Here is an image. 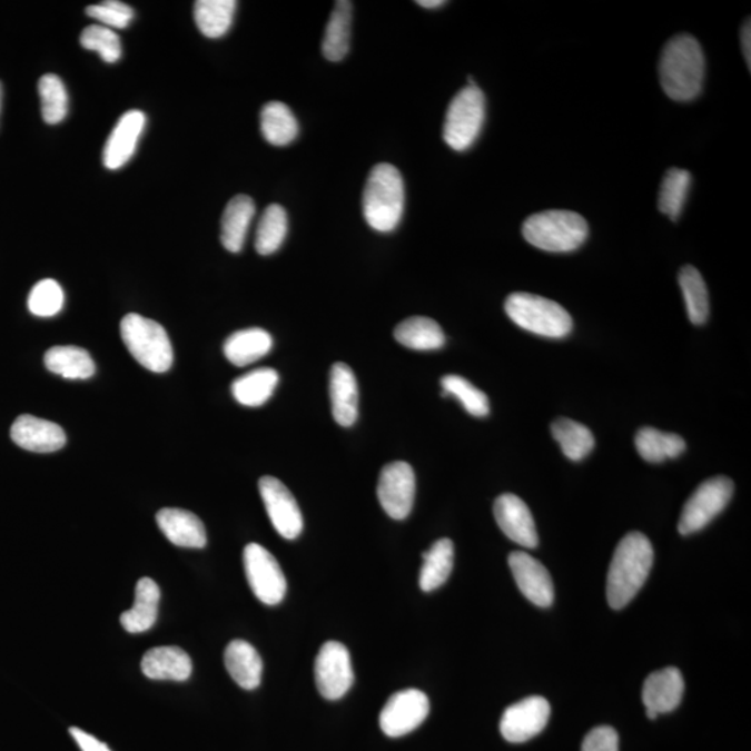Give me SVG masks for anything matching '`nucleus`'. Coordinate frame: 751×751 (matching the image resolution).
Wrapping results in <instances>:
<instances>
[{"instance_id": "1", "label": "nucleus", "mask_w": 751, "mask_h": 751, "mask_svg": "<svg viewBox=\"0 0 751 751\" xmlns=\"http://www.w3.org/2000/svg\"><path fill=\"white\" fill-rule=\"evenodd\" d=\"M653 561V545L644 534L632 532L621 540L606 579V600L611 609L621 610L631 603L648 581Z\"/></svg>"}, {"instance_id": "2", "label": "nucleus", "mask_w": 751, "mask_h": 751, "mask_svg": "<svg viewBox=\"0 0 751 751\" xmlns=\"http://www.w3.org/2000/svg\"><path fill=\"white\" fill-rule=\"evenodd\" d=\"M660 81L664 92L678 102L698 98L703 88L705 61L698 39L688 33L666 42L660 59Z\"/></svg>"}, {"instance_id": "3", "label": "nucleus", "mask_w": 751, "mask_h": 751, "mask_svg": "<svg viewBox=\"0 0 751 751\" xmlns=\"http://www.w3.org/2000/svg\"><path fill=\"white\" fill-rule=\"evenodd\" d=\"M364 216L378 233L395 230L403 219L405 187L397 167L381 164L373 167L364 189Z\"/></svg>"}, {"instance_id": "4", "label": "nucleus", "mask_w": 751, "mask_h": 751, "mask_svg": "<svg viewBox=\"0 0 751 751\" xmlns=\"http://www.w3.org/2000/svg\"><path fill=\"white\" fill-rule=\"evenodd\" d=\"M528 244L547 253H572L586 241L589 226L571 210H545L528 216L522 226Z\"/></svg>"}, {"instance_id": "5", "label": "nucleus", "mask_w": 751, "mask_h": 751, "mask_svg": "<svg viewBox=\"0 0 751 751\" xmlns=\"http://www.w3.org/2000/svg\"><path fill=\"white\" fill-rule=\"evenodd\" d=\"M120 333L128 353L139 365L154 373L170 369L175 354L169 336L158 322L141 315L128 314L122 317Z\"/></svg>"}, {"instance_id": "6", "label": "nucleus", "mask_w": 751, "mask_h": 751, "mask_svg": "<svg viewBox=\"0 0 751 751\" xmlns=\"http://www.w3.org/2000/svg\"><path fill=\"white\" fill-rule=\"evenodd\" d=\"M510 319L523 330L550 338H564L572 332V317L554 300L528 293L511 294L505 300Z\"/></svg>"}, {"instance_id": "7", "label": "nucleus", "mask_w": 751, "mask_h": 751, "mask_svg": "<svg viewBox=\"0 0 751 751\" xmlns=\"http://www.w3.org/2000/svg\"><path fill=\"white\" fill-rule=\"evenodd\" d=\"M486 119V99L476 83L461 89L445 113L443 138L454 150L470 149L475 144Z\"/></svg>"}, {"instance_id": "8", "label": "nucleus", "mask_w": 751, "mask_h": 751, "mask_svg": "<svg viewBox=\"0 0 751 751\" xmlns=\"http://www.w3.org/2000/svg\"><path fill=\"white\" fill-rule=\"evenodd\" d=\"M732 494L733 482L725 476L712 477L701 483L683 506L678 523L679 533L688 536L704 528L725 510Z\"/></svg>"}, {"instance_id": "9", "label": "nucleus", "mask_w": 751, "mask_h": 751, "mask_svg": "<svg viewBox=\"0 0 751 751\" xmlns=\"http://www.w3.org/2000/svg\"><path fill=\"white\" fill-rule=\"evenodd\" d=\"M244 570L256 599L266 605L280 604L287 593L286 576L275 556L258 543L244 549Z\"/></svg>"}, {"instance_id": "10", "label": "nucleus", "mask_w": 751, "mask_h": 751, "mask_svg": "<svg viewBox=\"0 0 751 751\" xmlns=\"http://www.w3.org/2000/svg\"><path fill=\"white\" fill-rule=\"evenodd\" d=\"M415 492V472L409 464L397 461L383 467L377 483V497L389 517L405 520L414 506Z\"/></svg>"}, {"instance_id": "11", "label": "nucleus", "mask_w": 751, "mask_h": 751, "mask_svg": "<svg viewBox=\"0 0 751 751\" xmlns=\"http://www.w3.org/2000/svg\"><path fill=\"white\" fill-rule=\"evenodd\" d=\"M431 711L427 695L417 689L401 690L387 700L381 712V728L389 738L405 737L419 728Z\"/></svg>"}, {"instance_id": "12", "label": "nucleus", "mask_w": 751, "mask_h": 751, "mask_svg": "<svg viewBox=\"0 0 751 751\" xmlns=\"http://www.w3.org/2000/svg\"><path fill=\"white\" fill-rule=\"evenodd\" d=\"M317 690L327 700L342 699L354 683V670L347 648L338 642L322 645L315 662Z\"/></svg>"}, {"instance_id": "13", "label": "nucleus", "mask_w": 751, "mask_h": 751, "mask_svg": "<svg viewBox=\"0 0 751 751\" xmlns=\"http://www.w3.org/2000/svg\"><path fill=\"white\" fill-rule=\"evenodd\" d=\"M259 493L276 532L287 540L297 538L303 533L304 517L293 493L273 476L260 478Z\"/></svg>"}, {"instance_id": "14", "label": "nucleus", "mask_w": 751, "mask_h": 751, "mask_svg": "<svg viewBox=\"0 0 751 751\" xmlns=\"http://www.w3.org/2000/svg\"><path fill=\"white\" fill-rule=\"evenodd\" d=\"M551 706L547 700L532 695L505 710L500 722V731L506 742H527L547 727Z\"/></svg>"}, {"instance_id": "15", "label": "nucleus", "mask_w": 751, "mask_h": 751, "mask_svg": "<svg viewBox=\"0 0 751 751\" xmlns=\"http://www.w3.org/2000/svg\"><path fill=\"white\" fill-rule=\"evenodd\" d=\"M508 562L517 587L528 601L543 609L554 603V584L542 562L522 551L511 553Z\"/></svg>"}, {"instance_id": "16", "label": "nucleus", "mask_w": 751, "mask_h": 751, "mask_svg": "<svg viewBox=\"0 0 751 751\" xmlns=\"http://www.w3.org/2000/svg\"><path fill=\"white\" fill-rule=\"evenodd\" d=\"M497 525L512 542L526 549L537 547L538 536L531 510L515 494L500 495L494 503Z\"/></svg>"}, {"instance_id": "17", "label": "nucleus", "mask_w": 751, "mask_h": 751, "mask_svg": "<svg viewBox=\"0 0 751 751\" xmlns=\"http://www.w3.org/2000/svg\"><path fill=\"white\" fill-rule=\"evenodd\" d=\"M683 692V676L678 668L668 666L651 673L643 684L645 714L655 720L660 714L675 710L681 704Z\"/></svg>"}, {"instance_id": "18", "label": "nucleus", "mask_w": 751, "mask_h": 751, "mask_svg": "<svg viewBox=\"0 0 751 751\" xmlns=\"http://www.w3.org/2000/svg\"><path fill=\"white\" fill-rule=\"evenodd\" d=\"M147 117L141 110H128L110 132L103 149V165L109 170L121 169L136 154Z\"/></svg>"}, {"instance_id": "19", "label": "nucleus", "mask_w": 751, "mask_h": 751, "mask_svg": "<svg viewBox=\"0 0 751 751\" xmlns=\"http://www.w3.org/2000/svg\"><path fill=\"white\" fill-rule=\"evenodd\" d=\"M10 437L19 447L42 454L55 453L67 442L63 428L31 415L17 417L10 428Z\"/></svg>"}, {"instance_id": "20", "label": "nucleus", "mask_w": 751, "mask_h": 751, "mask_svg": "<svg viewBox=\"0 0 751 751\" xmlns=\"http://www.w3.org/2000/svg\"><path fill=\"white\" fill-rule=\"evenodd\" d=\"M330 401L334 421L343 427L353 426L359 412L358 382L353 369L343 362H337L332 367Z\"/></svg>"}, {"instance_id": "21", "label": "nucleus", "mask_w": 751, "mask_h": 751, "mask_svg": "<svg viewBox=\"0 0 751 751\" xmlns=\"http://www.w3.org/2000/svg\"><path fill=\"white\" fill-rule=\"evenodd\" d=\"M161 533L171 544L184 549H204L208 543L202 521L192 512L164 508L156 514Z\"/></svg>"}, {"instance_id": "22", "label": "nucleus", "mask_w": 751, "mask_h": 751, "mask_svg": "<svg viewBox=\"0 0 751 751\" xmlns=\"http://www.w3.org/2000/svg\"><path fill=\"white\" fill-rule=\"evenodd\" d=\"M144 675L154 681H187L192 673L189 655L176 645H161L150 649L141 661Z\"/></svg>"}, {"instance_id": "23", "label": "nucleus", "mask_w": 751, "mask_h": 751, "mask_svg": "<svg viewBox=\"0 0 751 751\" xmlns=\"http://www.w3.org/2000/svg\"><path fill=\"white\" fill-rule=\"evenodd\" d=\"M160 589L150 577L139 579L136 600L130 610L122 612L121 626L128 633H144L152 629L158 620Z\"/></svg>"}, {"instance_id": "24", "label": "nucleus", "mask_w": 751, "mask_h": 751, "mask_svg": "<svg viewBox=\"0 0 751 751\" xmlns=\"http://www.w3.org/2000/svg\"><path fill=\"white\" fill-rule=\"evenodd\" d=\"M226 670L239 688L254 690L261 682L264 662L253 644L245 640H233L225 651Z\"/></svg>"}, {"instance_id": "25", "label": "nucleus", "mask_w": 751, "mask_h": 751, "mask_svg": "<svg viewBox=\"0 0 751 751\" xmlns=\"http://www.w3.org/2000/svg\"><path fill=\"white\" fill-rule=\"evenodd\" d=\"M255 210L254 200L248 195H237L227 204L221 216L223 247L233 254L243 249Z\"/></svg>"}, {"instance_id": "26", "label": "nucleus", "mask_w": 751, "mask_h": 751, "mask_svg": "<svg viewBox=\"0 0 751 751\" xmlns=\"http://www.w3.org/2000/svg\"><path fill=\"white\" fill-rule=\"evenodd\" d=\"M271 347L273 338L270 334L264 328L253 327L233 333L226 339L223 350H225L228 362L241 367L264 358L270 353Z\"/></svg>"}, {"instance_id": "27", "label": "nucleus", "mask_w": 751, "mask_h": 751, "mask_svg": "<svg viewBox=\"0 0 751 751\" xmlns=\"http://www.w3.org/2000/svg\"><path fill=\"white\" fill-rule=\"evenodd\" d=\"M45 366L49 372L55 373L69 381H86L92 377L95 369V362L88 350L75 345H60L48 349L45 354Z\"/></svg>"}, {"instance_id": "28", "label": "nucleus", "mask_w": 751, "mask_h": 751, "mask_svg": "<svg viewBox=\"0 0 751 751\" xmlns=\"http://www.w3.org/2000/svg\"><path fill=\"white\" fill-rule=\"evenodd\" d=\"M423 565L419 586L431 593L448 581L454 567V544L449 538H439L422 554Z\"/></svg>"}, {"instance_id": "29", "label": "nucleus", "mask_w": 751, "mask_h": 751, "mask_svg": "<svg viewBox=\"0 0 751 751\" xmlns=\"http://www.w3.org/2000/svg\"><path fill=\"white\" fill-rule=\"evenodd\" d=\"M394 337L404 347L415 350H436L445 344L443 328L425 316L408 317L399 323L395 327Z\"/></svg>"}, {"instance_id": "30", "label": "nucleus", "mask_w": 751, "mask_h": 751, "mask_svg": "<svg viewBox=\"0 0 751 751\" xmlns=\"http://www.w3.org/2000/svg\"><path fill=\"white\" fill-rule=\"evenodd\" d=\"M350 24H353V3L348 0H339L334 6L333 13L327 22L325 37H323L322 50L327 60L339 61L347 56L350 42Z\"/></svg>"}, {"instance_id": "31", "label": "nucleus", "mask_w": 751, "mask_h": 751, "mask_svg": "<svg viewBox=\"0 0 751 751\" xmlns=\"http://www.w3.org/2000/svg\"><path fill=\"white\" fill-rule=\"evenodd\" d=\"M278 384V373L270 367H261L238 377L231 384L233 397L244 406H261L270 399Z\"/></svg>"}, {"instance_id": "32", "label": "nucleus", "mask_w": 751, "mask_h": 751, "mask_svg": "<svg viewBox=\"0 0 751 751\" xmlns=\"http://www.w3.org/2000/svg\"><path fill=\"white\" fill-rule=\"evenodd\" d=\"M260 130L267 142L275 147H286L297 138L298 121L291 109L281 102H270L260 111Z\"/></svg>"}, {"instance_id": "33", "label": "nucleus", "mask_w": 751, "mask_h": 751, "mask_svg": "<svg viewBox=\"0 0 751 751\" xmlns=\"http://www.w3.org/2000/svg\"><path fill=\"white\" fill-rule=\"evenodd\" d=\"M634 444L640 456L651 464L676 458L686 448V443L679 434L660 432L654 427L640 428Z\"/></svg>"}, {"instance_id": "34", "label": "nucleus", "mask_w": 751, "mask_h": 751, "mask_svg": "<svg viewBox=\"0 0 751 751\" xmlns=\"http://www.w3.org/2000/svg\"><path fill=\"white\" fill-rule=\"evenodd\" d=\"M236 9L234 0H198L194 4L195 22L205 37L221 38L230 30Z\"/></svg>"}, {"instance_id": "35", "label": "nucleus", "mask_w": 751, "mask_h": 751, "mask_svg": "<svg viewBox=\"0 0 751 751\" xmlns=\"http://www.w3.org/2000/svg\"><path fill=\"white\" fill-rule=\"evenodd\" d=\"M551 433L560 444L562 453L571 461H581L592 453L594 436L582 423L561 417L551 425Z\"/></svg>"}, {"instance_id": "36", "label": "nucleus", "mask_w": 751, "mask_h": 751, "mask_svg": "<svg viewBox=\"0 0 751 751\" xmlns=\"http://www.w3.org/2000/svg\"><path fill=\"white\" fill-rule=\"evenodd\" d=\"M679 284H681L690 322L694 325H703L710 315L709 291H706L703 276L695 267L688 265L679 273Z\"/></svg>"}, {"instance_id": "37", "label": "nucleus", "mask_w": 751, "mask_h": 751, "mask_svg": "<svg viewBox=\"0 0 751 751\" xmlns=\"http://www.w3.org/2000/svg\"><path fill=\"white\" fill-rule=\"evenodd\" d=\"M288 231L287 211L283 206H267L256 228L255 248L259 255H271L280 249Z\"/></svg>"}, {"instance_id": "38", "label": "nucleus", "mask_w": 751, "mask_h": 751, "mask_svg": "<svg viewBox=\"0 0 751 751\" xmlns=\"http://www.w3.org/2000/svg\"><path fill=\"white\" fill-rule=\"evenodd\" d=\"M690 186H692V175L688 170H668L660 188L659 209L661 214L676 221L686 202Z\"/></svg>"}, {"instance_id": "39", "label": "nucleus", "mask_w": 751, "mask_h": 751, "mask_svg": "<svg viewBox=\"0 0 751 751\" xmlns=\"http://www.w3.org/2000/svg\"><path fill=\"white\" fill-rule=\"evenodd\" d=\"M39 98L43 120L48 125H58L63 121L69 111V93L63 81L58 76L45 75L38 82Z\"/></svg>"}, {"instance_id": "40", "label": "nucleus", "mask_w": 751, "mask_h": 751, "mask_svg": "<svg viewBox=\"0 0 751 751\" xmlns=\"http://www.w3.org/2000/svg\"><path fill=\"white\" fill-rule=\"evenodd\" d=\"M444 395H451L460 401L467 414L476 417L488 415L490 403L487 395L473 386L470 381L458 375H447L442 378Z\"/></svg>"}, {"instance_id": "41", "label": "nucleus", "mask_w": 751, "mask_h": 751, "mask_svg": "<svg viewBox=\"0 0 751 751\" xmlns=\"http://www.w3.org/2000/svg\"><path fill=\"white\" fill-rule=\"evenodd\" d=\"M65 305V293L60 284L52 278H45L33 286L28 297V309L39 317L58 315Z\"/></svg>"}, {"instance_id": "42", "label": "nucleus", "mask_w": 751, "mask_h": 751, "mask_svg": "<svg viewBox=\"0 0 751 751\" xmlns=\"http://www.w3.org/2000/svg\"><path fill=\"white\" fill-rule=\"evenodd\" d=\"M82 48L99 53L106 63H116L121 58L120 37L113 30L103 26H88L81 32Z\"/></svg>"}, {"instance_id": "43", "label": "nucleus", "mask_w": 751, "mask_h": 751, "mask_svg": "<svg viewBox=\"0 0 751 751\" xmlns=\"http://www.w3.org/2000/svg\"><path fill=\"white\" fill-rule=\"evenodd\" d=\"M86 13L91 19L100 22V26L110 28H127L134 19V10L130 6L106 0V2L88 6Z\"/></svg>"}, {"instance_id": "44", "label": "nucleus", "mask_w": 751, "mask_h": 751, "mask_svg": "<svg viewBox=\"0 0 751 751\" xmlns=\"http://www.w3.org/2000/svg\"><path fill=\"white\" fill-rule=\"evenodd\" d=\"M620 738L614 728L599 727L587 733L582 744V751H617Z\"/></svg>"}, {"instance_id": "45", "label": "nucleus", "mask_w": 751, "mask_h": 751, "mask_svg": "<svg viewBox=\"0 0 751 751\" xmlns=\"http://www.w3.org/2000/svg\"><path fill=\"white\" fill-rule=\"evenodd\" d=\"M71 738L76 740L81 751H111L108 744L100 742L92 734L83 732L82 729L70 728Z\"/></svg>"}, {"instance_id": "46", "label": "nucleus", "mask_w": 751, "mask_h": 751, "mask_svg": "<svg viewBox=\"0 0 751 751\" xmlns=\"http://www.w3.org/2000/svg\"><path fill=\"white\" fill-rule=\"evenodd\" d=\"M742 49H743V55L745 59V63H748V67L750 69L751 67V27H750V19L744 22V26L742 28Z\"/></svg>"}, {"instance_id": "47", "label": "nucleus", "mask_w": 751, "mask_h": 751, "mask_svg": "<svg viewBox=\"0 0 751 751\" xmlns=\"http://www.w3.org/2000/svg\"><path fill=\"white\" fill-rule=\"evenodd\" d=\"M416 3L425 9H437L445 4L444 0H419V2Z\"/></svg>"}, {"instance_id": "48", "label": "nucleus", "mask_w": 751, "mask_h": 751, "mask_svg": "<svg viewBox=\"0 0 751 751\" xmlns=\"http://www.w3.org/2000/svg\"><path fill=\"white\" fill-rule=\"evenodd\" d=\"M2 100H3V88L2 82H0V111H2Z\"/></svg>"}]
</instances>
